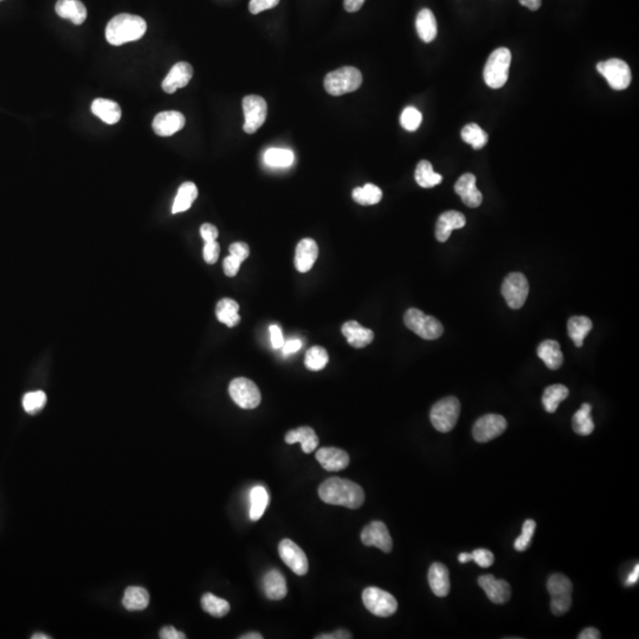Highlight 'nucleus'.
Here are the masks:
<instances>
[{"label":"nucleus","instance_id":"19","mask_svg":"<svg viewBox=\"0 0 639 639\" xmlns=\"http://www.w3.org/2000/svg\"><path fill=\"white\" fill-rule=\"evenodd\" d=\"M193 68L190 63L179 62L176 63L174 67L172 68L168 75L163 81V90L168 94H173L178 89L186 87L190 81L192 79Z\"/></svg>","mask_w":639,"mask_h":639},{"label":"nucleus","instance_id":"27","mask_svg":"<svg viewBox=\"0 0 639 639\" xmlns=\"http://www.w3.org/2000/svg\"><path fill=\"white\" fill-rule=\"evenodd\" d=\"M416 29L419 38L424 43H431L437 37V21L435 14L429 9L419 11L416 18Z\"/></svg>","mask_w":639,"mask_h":639},{"label":"nucleus","instance_id":"62","mask_svg":"<svg viewBox=\"0 0 639 639\" xmlns=\"http://www.w3.org/2000/svg\"><path fill=\"white\" fill-rule=\"evenodd\" d=\"M458 561L460 564H465V562H469V561H472L471 553H460L458 556Z\"/></svg>","mask_w":639,"mask_h":639},{"label":"nucleus","instance_id":"6","mask_svg":"<svg viewBox=\"0 0 639 639\" xmlns=\"http://www.w3.org/2000/svg\"><path fill=\"white\" fill-rule=\"evenodd\" d=\"M460 403L457 398L447 397L437 401L430 412L431 424L439 432H450L460 417Z\"/></svg>","mask_w":639,"mask_h":639},{"label":"nucleus","instance_id":"45","mask_svg":"<svg viewBox=\"0 0 639 639\" xmlns=\"http://www.w3.org/2000/svg\"><path fill=\"white\" fill-rule=\"evenodd\" d=\"M422 121V113L414 107H407L401 113L400 125L407 132H416L419 128Z\"/></svg>","mask_w":639,"mask_h":639},{"label":"nucleus","instance_id":"48","mask_svg":"<svg viewBox=\"0 0 639 639\" xmlns=\"http://www.w3.org/2000/svg\"><path fill=\"white\" fill-rule=\"evenodd\" d=\"M280 0H251L249 10L252 14H258L267 10L274 9Z\"/></svg>","mask_w":639,"mask_h":639},{"label":"nucleus","instance_id":"43","mask_svg":"<svg viewBox=\"0 0 639 639\" xmlns=\"http://www.w3.org/2000/svg\"><path fill=\"white\" fill-rule=\"evenodd\" d=\"M329 361V356L326 349L321 346H314L305 353V367L310 371H321L326 367Z\"/></svg>","mask_w":639,"mask_h":639},{"label":"nucleus","instance_id":"39","mask_svg":"<svg viewBox=\"0 0 639 639\" xmlns=\"http://www.w3.org/2000/svg\"><path fill=\"white\" fill-rule=\"evenodd\" d=\"M353 201L363 206L376 205L383 198V191L373 184H366L363 187H355L352 192Z\"/></svg>","mask_w":639,"mask_h":639},{"label":"nucleus","instance_id":"11","mask_svg":"<svg viewBox=\"0 0 639 639\" xmlns=\"http://www.w3.org/2000/svg\"><path fill=\"white\" fill-rule=\"evenodd\" d=\"M229 393L232 400L242 409H256L262 400L258 386L247 378H236L231 381Z\"/></svg>","mask_w":639,"mask_h":639},{"label":"nucleus","instance_id":"40","mask_svg":"<svg viewBox=\"0 0 639 639\" xmlns=\"http://www.w3.org/2000/svg\"><path fill=\"white\" fill-rule=\"evenodd\" d=\"M460 136L462 140L469 143L474 150L483 148L488 142V134L476 123L464 125L463 130L460 132Z\"/></svg>","mask_w":639,"mask_h":639},{"label":"nucleus","instance_id":"26","mask_svg":"<svg viewBox=\"0 0 639 639\" xmlns=\"http://www.w3.org/2000/svg\"><path fill=\"white\" fill-rule=\"evenodd\" d=\"M54 10L59 17L70 19L75 26L83 24L87 19V9L80 0H59Z\"/></svg>","mask_w":639,"mask_h":639},{"label":"nucleus","instance_id":"38","mask_svg":"<svg viewBox=\"0 0 639 639\" xmlns=\"http://www.w3.org/2000/svg\"><path fill=\"white\" fill-rule=\"evenodd\" d=\"M201 607L203 610L212 617L222 618L229 613L230 604L225 599L218 598L212 594H205L201 598Z\"/></svg>","mask_w":639,"mask_h":639},{"label":"nucleus","instance_id":"42","mask_svg":"<svg viewBox=\"0 0 639 639\" xmlns=\"http://www.w3.org/2000/svg\"><path fill=\"white\" fill-rule=\"evenodd\" d=\"M264 163L275 168H289L294 163V153L284 148H270L264 153Z\"/></svg>","mask_w":639,"mask_h":639},{"label":"nucleus","instance_id":"7","mask_svg":"<svg viewBox=\"0 0 639 639\" xmlns=\"http://www.w3.org/2000/svg\"><path fill=\"white\" fill-rule=\"evenodd\" d=\"M406 327L424 340H436L443 335L444 327L438 318L426 315L417 308H409L404 315Z\"/></svg>","mask_w":639,"mask_h":639},{"label":"nucleus","instance_id":"4","mask_svg":"<svg viewBox=\"0 0 639 639\" xmlns=\"http://www.w3.org/2000/svg\"><path fill=\"white\" fill-rule=\"evenodd\" d=\"M363 75L354 67L340 68L332 71L325 77V89L332 97H341L348 92H353L361 87Z\"/></svg>","mask_w":639,"mask_h":639},{"label":"nucleus","instance_id":"15","mask_svg":"<svg viewBox=\"0 0 639 639\" xmlns=\"http://www.w3.org/2000/svg\"><path fill=\"white\" fill-rule=\"evenodd\" d=\"M361 541L365 546L379 548L385 553L392 551V538L387 527L381 521H373L365 527L361 531Z\"/></svg>","mask_w":639,"mask_h":639},{"label":"nucleus","instance_id":"13","mask_svg":"<svg viewBox=\"0 0 639 639\" xmlns=\"http://www.w3.org/2000/svg\"><path fill=\"white\" fill-rule=\"evenodd\" d=\"M507 429L506 418L500 414H485L478 418L472 427V435L478 443H487L497 438Z\"/></svg>","mask_w":639,"mask_h":639},{"label":"nucleus","instance_id":"14","mask_svg":"<svg viewBox=\"0 0 639 639\" xmlns=\"http://www.w3.org/2000/svg\"><path fill=\"white\" fill-rule=\"evenodd\" d=\"M281 559L297 576H305L310 569L305 551L292 540L284 539L278 546Z\"/></svg>","mask_w":639,"mask_h":639},{"label":"nucleus","instance_id":"3","mask_svg":"<svg viewBox=\"0 0 639 639\" xmlns=\"http://www.w3.org/2000/svg\"><path fill=\"white\" fill-rule=\"evenodd\" d=\"M510 63L511 52L507 48H498L490 54L483 70L485 82L489 88L500 89L507 83L509 77Z\"/></svg>","mask_w":639,"mask_h":639},{"label":"nucleus","instance_id":"52","mask_svg":"<svg viewBox=\"0 0 639 639\" xmlns=\"http://www.w3.org/2000/svg\"><path fill=\"white\" fill-rule=\"evenodd\" d=\"M201 239H204L205 243L214 242L218 237V229L212 224H203L201 227Z\"/></svg>","mask_w":639,"mask_h":639},{"label":"nucleus","instance_id":"57","mask_svg":"<svg viewBox=\"0 0 639 639\" xmlns=\"http://www.w3.org/2000/svg\"><path fill=\"white\" fill-rule=\"evenodd\" d=\"M352 635L346 630H338L333 633L316 636V639H351Z\"/></svg>","mask_w":639,"mask_h":639},{"label":"nucleus","instance_id":"29","mask_svg":"<svg viewBox=\"0 0 639 639\" xmlns=\"http://www.w3.org/2000/svg\"><path fill=\"white\" fill-rule=\"evenodd\" d=\"M92 112L108 125H115L121 119V108L116 102L107 99H97L92 102Z\"/></svg>","mask_w":639,"mask_h":639},{"label":"nucleus","instance_id":"28","mask_svg":"<svg viewBox=\"0 0 639 639\" xmlns=\"http://www.w3.org/2000/svg\"><path fill=\"white\" fill-rule=\"evenodd\" d=\"M285 443H301L305 454L313 452L318 445V437L310 426H301L296 430L289 431L285 435Z\"/></svg>","mask_w":639,"mask_h":639},{"label":"nucleus","instance_id":"2","mask_svg":"<svg viewBox=\"0 0 639 639\" xmlns=\"http://www.w3.org/2000/svg\"><path fill=\"white\" fill-rule=\"evenodd\" d=\"M147 23L135 14L121 13L109 21L105 28V38L112 45L138 41L146 34Z\"/></svg>","mask_w":639,"mask_h":639},{"label":"nucleus","instance_id":"46","mask_svg":"<svg viewBox=\"0 0 639 639\" xmlns=\"http://www.w3.org/2000/svg\"><path fill=\"white\" fill-rule=\"evenodd\" d=\"M536 529V523L534 520H526L523 526V533L515 540L514 548L518 551H525L531 546V538Z\"/></svg>","mask_w":639,"mask_h":639},{"label":"nucleus","instance_id":"24","mask_svg":"<svg viewBox=\"0 0 639 639\" xmlns=\"http://www.w3.org/2000/svg\"><path fill=\"white\" fill-rule=\"evenodd\" d=\"M427 579L432 592L437 597H447L450 592V576L447 566L440 562L431 565Z\"/></svg>","mask_w":639,"mask_h":639},{"label":"nucleus","instance_id":"25","mask_svg":"<svg viewBox=\"0 0 639 639\" xmlns=\"http://www.w3.org/2000/svg\"><path fill=\"white\" fill-rule=\"evenodd\" d=\"M263 591L267 599L281 600L288 594L287 581L278 569H272L263 577Z\"/></svg>","mask_w":639,"mask_h":639},{"label":"nucleus","instance_id":"54","mask_svg":"<svg viewBox=\"0 0 639 639\" xmlns=\"http://www.w3.org/2000/svg\"><path fill=\"white\" fill-rule=\"evenodd\" d=\"M160 638L161 639H185L186 635L176 630V627H165L160 630Z\"/></svg>","mask_w":639,"mask_h":639},{"label":"nucleus","instance_id":"1","mask_svg":"<svg viewBox=\"0 0 639 639\" xmlns=\"http://www.w3.org/2000/svg\"><path fill=\"white\" fill-rule=\"evenodd\" d=\"M318 496L328 505L358 509L365 502L364 489L354 482L338 477H330L318 488Z\"/></svg>","mask_w":639,"mask_h":639},{"label":"nucleus","instance_id":"20","mask_svg":"<svg viewBox=\"0 0 639 639\" xmlns=\"http://www.w3.org/2000/svg\"><path fill=\"white\" fill-rule=\"evenodd\" d=\"M467 224L463 213L458 211H447L439 216L436 224V239L439 242H447L454 230L462 229Z\"/></svg>","mask_w":639,"mask_h":639},{"label":"nucleus","instance_id":"53","mask_svg":"<svg viewBox=\"0 0 639 639\" xmlns=\"http://www.w3.org/2000/svg\"><path fill=\"white\" fill-rule=\"evenodd\" d=\"M269 329H270V335H272V347H274L275 349L282 348L284 340L283 334H282V330H281L280 327L277 326V325H272Z\"/></svg>","mask_w":639,"mask_h":639},{"label":"nucleus","instance_id":"17","mask_svg":"<svg viewBox=\"0 0 639 639\" xmlns=\"http://www.w3.org/2000/svg\"><path fill=\"white\" fill-rule=\"evenodd\" d=\"M185 123H186V119H185L183 114L179 113V112H174V110H170V112H163V113L158 114L153 120L152 127H153V130H154L156 135H159V136H171L173 134H176V132L183 130Z\"/></svg>","mask_w":639,"mask_h":639},{"label":"nucleus","instance_id":"63","mask_svg":"<svg viewBox=\"0 0 639 639\" xmlns=\"http://www.w3.org/2000/svg\"><path fill=\"white\" fill-rule=\"evenodd\" d=\"M32 639H50V637L43 635V633H36V635L32 636Z\"/></svg>","mask_w":639,"mask_h":639},{"label":"nucleus","instance_id":"41","mask_svg":"<svg viewBox=\"0 0 639 639\" xmlns=\"http://www.w3.org/2000/svg\"><path fill=\"white\" fill-rule=\"evenodd\" d=\"M250 518L252 521H258L262 518L269 503V495L264 487L257 485L251 490Z\"/></svg>","mask_w":639,"mask_h":639},{"label":"nucleus","instance_id":"61","mask_svg":"<svg viewBox=\"0 0 639 639\" xmlns=\"http://www.w3.org/2000/svg\"><path fill=\"white\" fill-rule=\"evenodd\" d=\"M241 639H262L263 636L258 633V632H249V633H245V635L241 636L239 637Z\"/></svg>","mask_w":639,"mask_h":639},{"label":"nucleus","instance_id":"44","mask_svg":"<svg viewBox=\"0 0 639 639\" xmlns=\"http://www.w3.org/2000/svg\"><path fill=\"white\" fill-rule=\"evenodd\" d=\"M46 394L43 391L26 393L23 398V406L29 414H36L45 406Z\"/></svg>","mask_w":639,"mask_h":639},{"label":"nucleus","instance_id":"18","mask_svg":"<svg viewBox=\"0 0 639 639\" xmlns=\"http://www.w3.org/2000/svg\"><path fill=\"white\" fill-rule=\"evenodd\" d=\"M455 192L460 196L464 204L472 209L478 207L483 201V196L476 186V176L471 173L460 176L455 184Z\"/></svg>","mask_w":639,"mask_h":639},{"label":"nucleus","instance_id":"35","mask_svg":"<svg viewBox=\"0 0 639 639\" xmlns=\"http://www.w3.org/2000/svg\"><path fill=\"white\" fill-rule=\"evenodd\" d=\"M122 604L128 611L145 610L150 604V594L142 587L130 586L125 591Z\"/></svg>","mask_w":639,"mask_h":639},{"label":"nucleus","instance_id":"31","mask_svg":"<svg viewBox=\"0 0 639 639\" xmlns=\"http://www.w3.org/2000/svg\"><path fill=\"white\" fill-rule=\"evenodd\" d=\"M592 321L586 316H572L568 320V335L578 348L584 345V340L592 329Z\"/></svg>","mask_w":639,"mask_h":639},{"label":"nucleus","instance_id":"32","mask_svg":"<svg viewBox=\"0 0 639 639\" xmlns=\"http://www.w3.org/2000/svg\"><path fill=\"white\" fill-rule=\"evenodd\" d=\"M239 312V303L231 298H223L218 302L217 307H216L218 321L222 322L230 328L237 326L241 322Z\"/></svg>","mask_w":639,"mask_h":639},{"label":"nucleus","instance_id":"34","mask_svg":"<svg viewBox=\"0 0 639 639\" xmlns=\"http://www.w3.org/2000/svg\"><path fill=\"white\" fill-rule=\"evenodd\" d=\"M196 196H198V188L196 184H193L191 181L184 183L178 190V194L172 207V213L176 214V213L187 211L192 206L193 201H196Z\"/></svg>","mask_w":639,"mask_h":639},{"label":"nucleus","instance_id":"30","mask_svg":"<svg viewBox=\"0 0 639 639\" xmlns=\"http://www.w3.org/2000/svg\"><path fill=\"white\" fill-rule=\"evenodd\" d=\"M538 355L549 369H558L564 363V355L556 340H546L538 347Z\"/></svg>","mask_w":639,"mask_h":639},{"label":"nucleus","instance_id":"36","mask_svg":"<svg viewBox=\"0 0 639 639\" xmlns=\"http://www.w3.org/2000/svg\"><path fill=\"white\" fill-rule=\"evenodd\" d=\"M568 394H569V391L565 385L556 384L548 386L543 392V407L549 414H554L559 407L560 403L564 401L568 397Z\"/></svg>","mask_w":639,"mask_h":639},{"label":"nucleus","instance_id":"8","mask_svg":"<svg viewBox=\"0 0 639 639\" xmlns=\"http://www.w3.org/2000/svg\"><path fill=\"white\" fill-rule=\"evenodd\" d=\"M366 609L376 617H389L398 610V602L392 594L379 587H367L363 592Z\"/></svg>","mask_w":639,"mask_h":639},{"label":"nucleus","instance_id":"33","mask_svg":"<svg viewBox=\"0 0 639 639\" xmlns=\"http://www.w3.org/2000/svg\"><path fill=\"white\" fill-rule=\"evenodd\" d=\"M414 179L420 187L432 188L443 181V176L434 171L430 161L422 160L418 163L417 168H416Z\"/></svg>","mask_w":639,"mask_h":639},{"label":"nucleus","instance_id":"10","mask_svg":"<svg viewBox=\"0 0 639 639\" xmlns=\"http://www.w3.org/2000/svg\"><path fill=\"white\" fill-rule=\"evenodd\" d=\"M501 293L511 310H520L526 303L529 284L521 272H510L502 284Z\"/></svg>","mask_w":639,"mask_h":639},{"label":"nucleus","instance_id":"56","mask_svg":"<svg viewBox=\"0 0 639 639\" xmlns=\"http://www.w3.org/2000/svg\"><path fill=\"white\" fill-rule=\"evenodd\" d=\"M365 1L366 0H343V8H345L347 12H358L363 8Z\"/></svg>","mask_w":639,"mask_h":639},{"label":"nucleus","instance_id":"49","mask_svg":"<svg viewBox=\"0 0 639 639\" xmlns=\"http://www.w3.org/2000/svg\"><path fill=\"white\" fill-rule=\"evenodd\" d=\"M204 259L206 263L214 264L217 262L218 258H219V252H221V247L216 241L214 242H209L205 244L204 247Z\"/></svg>","mask_w":639,"mask_h":639},{"label":"nucleus","instance_id":"9","mask_svg":"<svg viewBox=\"0 0 639 639\" xmlns=\"http://www.w3.org/2000/svg\"><path fill=\"white\" fill-rule=\"evenodd\" d=\"M597 71L613 90H625L630 85L632 79L630 67L622 59H611L598 63Z\"/></svg>","mask_w":639,"mask_h":639},{"label":"nucleus","instance_id":"58","mask_svg":"<svg viewBox=\"0 0 639 639\" xmlns=\"http://www.w3.org/2000/svg\"><path fill=\"white\" fill-rule=\"evenodd\" d=\"M579 639H599L602 638L600 636V632L594 629V627H587L585 630L581 632L580 635L578 636Z\"/></svg>","mask_w":639,"mask_h":639},{"label":"nucleus","instance_id":"55","mask_svg":"<svg viewBox=\"0 0 639 639\" xmlns=\"http://www.w3.org/2000/svg\"><path fill=\"white\" fill-rule=\"evenodd\" d=\"M302 347L301 340L298 338H293V340H289L287 343H283L282 346V352H283L284 355L293 354V353H296L297 351H300V348Z\"/></svg>","mask_w":639,"mask_h":639},{"label":"nucleus","instance_id":"60","mask_svg":"<svg viewBox=\"0 0 639 639\" xmlns=\"http://www.w3.org/2000/svg\"><path fill=\"white\" fill-rule=\"evenodd\" d=\"M518 1H520V4L527 8V9L531 10V11H536L541 6V0H518Z\"/></svg>","mask_w":639,"mask_h":639},{"label":"nucleus","instance_id":"5","mask_svg":"<svg viewBox=\"0 0 639 639\" xmlns=\"http://www.w3.org/2000/svg\"><path fill=\"white\" fill-rule=\"evenodd\" d=\"M547 589L551 594V610L556 616H564L572 606L573 585L564 574H553L548 578Z\"/></svg>","mask_w":639,"mask_h":639},{"label":"nucleus","instance_id":"51","mask_svg":"<svg viewBox=\"0 0 639 639\" xmlns=\"http://www.w3.org/2000/svg\"><path fill=\"white\" fill-rule=\"evenodd\" d=\"M241 264H242V261H239V258H236L234 256H227L223 262V267H224L225 275L229 276V277H234L239 272Z\"/></svg>","mask_w":639,"mask_h":639},{"label":"nucleus","instance_id":"23","mask_svg":"<svg viewBox=\"0 0 639 639\" xmlns=\"http://www.w3.org/2000/svg\"><path fill=\"white\" fill-rule=\"evenodd\" d=\"M347 343L354 348H364L372 343L374 333L369 328H365L358 321H348L341 328Z\"/></svg>","mask_w":639,"mask_h":639},{"label":"nucleus","instance_id":"12","mask_svg":"<svg viewBox=\"0 0 639 639\" xmlns=\"http://www.w3.org/2000/svg\"><path fill=\"white\" fill-rule=\"evenodd\" d=\"M243 113L245 117L243 130L247 134L256 133L267 119V102L263 97L257 95L245 97L243 99Z\"/></svg>","mask_w":639,"mask_h":639},{"label":"nucleus","instance_id":"59","mask_svg":"<svg viewBox=\"0 0 639 639\" xmlns=\"http://www.w3.org/2000/svg\"><path fill=\"white\" fill-rule=\"evenodd\" d=\"M639 579V565H636L635 568L632 569V572L629 574V577L627 578L625 580V585L632 586L635 585L636 582L638 581Z\"/></svg>","mask_w":639,"mask_h":639},{"label":"nucleus","instance_id":"22","mask_svg":"<svg viewBox=\"0 0 639 639\" xmlns=\"http://www.w3.org/2000/svg\"><path fill=\"white\" fill-rule=\"evenodd\" d=\"M318 256V247L316 242L312 239H302L297 244L295 251V267L297 272H310L316 262Z\"/></svg>","mask_w":639,"mask_h":639},{"label":"nucleus","instance_id":"47","mask_svg":"<svg viewBox=\"0 0 639 639\" xmlns=\"http://www.w3.org/2000/svg\"><path fill=\"white\" fill-rule=\"evenodd\" d=\"M471 556L472 561H475L482 568H488L493 566L494 561H495L493 553L488 551V549H485V548L475 549V551H472Z\"/></svg>","mask_w":639,"mask_h":639},{"label":"nucleus","instance_id":"50","mask_svg":"<svg viewBox=\"0 0 639 639\" xmlns=\"http://www.w3.org/2000/svg\"><path fill=\"white\" fill-rule=\"evenodd\" d=\"M229 250H230L231 256H234V257L239 258L242 262L245 261L250 255V247H249L247 243L244 242L234 243Z\"/></svg>","mask_w":639,"mask_h":639},{"label":"nucleus","instance_id":"37","mask_svg":"<svg viewBox=\"0 0 639 639\" xmlns=\"http://www.w3.org/2000/svg\"><path fill=\"white\" fill-rule=\"evenodd\" d=\"M592 406L589 404H582L580 409H578L573 416V430L580 436H589L594 432V423L591 416Z\"/></svg>","mask_w":639,"mask_h":639},{"label":"nucleus","instance_id":"21","mask_svg":"<svg viewBox=\"0 0 639 639\" xmlns=\"http://www.w3.org/2000/svg\"><path fill=\"white\" fill-rule=\"evenodd\" d=\"M316 460L327 471H340L349 464L348 454L338 447H321L316 452Z\"/></svg>","mask_w":639,"mask_h":639},{"label":"nucleus","instance_id":"16","mask_svg":"<svg viewBox=\"0 0 639 639\" xmlns=\"http://www.w3.org/2000/svg\"><path fill=\"white\" fill-rule=\"evenodd\" d=\"M478 585L488 596L490 602H493L494 604H498V605L506 604L511 597V587H510L509 582L496 579L491 574H485L478 578Z\"/></svg>","mask_w":639,"mask_h":639}]
</instances>
